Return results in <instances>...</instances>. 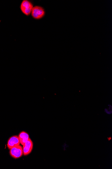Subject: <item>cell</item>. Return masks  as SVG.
Segmentation results:
<instances>
[{"label":"cell","instance_id":"cell-1","mask_svg":"<svg viewBox=\"0 0 112 169\" xmlns=\"http://www.w3.org/2000/svg\"><path fill=\"white\" fill-rule=\"evenodd\" d=\"M20 8L21 11L24 14L29 16L32 12L33 5L30 1L23 0L21 3Z\"/></svg>","mask_w":112,"mask_h":169},{"label":"cell","instance_id":"cell-2","mask_svg":"<svg viewBox=\"0 0 112 169\" xmlns=\"http://www.w3.org/2000/svg\"><path fill=\"white\" fill-rule=\"evenodd\" d=\"M9 154L14 158L17 159L20 158L23 155V148L20 145L14 147L10 149Z\"/></svg>","mask_w":112,"mask_h":169},{"label":"cell","instance_id":"cell-3","mask_svg":"<svg viewBox=\"0 0 112 169\" xmlns=\"http://www.w3.org/2000/svg\"><path fill=\"white\" fill-rule=\"evenodd\" d=\"M45 14L44 10L43 7L40 6H35L32 10V16L33 18L36 19L42 18Z\"/></svg>","mask_w":112,"mask_h":169},{"label":"cell","instance_id":"cell-4","mask_svg":"<svg viewBox=\"0 0 112 169\" xmlns=\"http://www.w3.org/2000/svg\"><path fill=\"white\" fill-rule=\"evenodd\" d=\"M23 155L27 156L30 154L32 151L33 144L32 140L30 138L23 145Z\"/></svg>","mask_w":112,"mask_h":169},{"label":"cell","instance_id":"cell-5","mask_svg":"<svg viewBox=\"0 0 112 169\" xmlns=\"http://www.w3.org/2000/svg\"><path fill=\"white\" fill-rule=\"evenodd\" d=\"M20 144L19 136H13L11 137L8 140L7 146L9 149H10L14 147L18 146Z\"/></svg>","mask_w":112,"mask_h":169},{"label":"cell","instance_id":"cell-6","mask_svg":"<svg viewBox=\"0 0 112 169\" xmlns=\"http://www.w3.org/2000/svg\"><path fill=\"white\" fill-rule=\"evenodd\" d=\"M19 138L20 144L22 145L24 144L29 138L28 134L24 131H22L19 134Z\"/></svg>","mask_w":112,"mask_h":169},{"label":"cell","instance_id":"cell-7","mask_svg":"<svg viewBox=\"0 0 112 169\" xmlns=\"http://www.w3.org/2000/svg\"><path fill=\"white\" fill-rule=\"evenodd\" d=\"M105 112L108 114H111L112 113V111H109L107 109H105Z\"/></svg>","mask_w":112,"mask_h":169}]
</instances>
